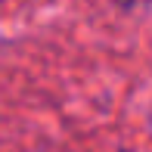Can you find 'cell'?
<instances>
[{
	"label": "cell",
	"instance_id": "6da1fadb",
	"mask_svg": "<svg viewBox=\"0 0 152 152\" xmlns=\"http://www.w3.org/2000/svg\"><path fill=\"white\" fill-rule=\"evenodd\" d=\"M118 3H124V6H137V3H149V0H118Z\"/></svg>",
	"mask_w": 152,
	"mask_h": 152
}]
</instances>
